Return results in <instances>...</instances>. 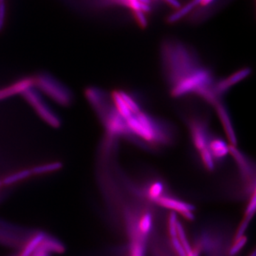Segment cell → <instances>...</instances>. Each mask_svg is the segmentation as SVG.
<instances>
[{
  "instance_id": "cell-7",
  "label": "cell",
  "mask_w": 256,
  "mask_h": 256,
  "mask_svg": "<svg viewBox=\"0 0 256 256\" xmlns=\"http://www.w3.org/2000/svg\"><path fill=\"white\" fill-rule=\"evenodd\" d=\"M217 110V114L221 120L223 129L226 132V136L228 137L230 145L237 146V138L236 136L234 129L233 128L232 122H231L230 116L228 113L226 107L218 100L215 105H214Z\"/></svg>"
},
{
  "instance_id": "cell-26",
  "label": "cell",
  "mask_w": 256,
  "mask_h": 256,
  "mask_svg": "<svg viewBox=\"0 0 256 256\" xmlns=\"http://www.w3.org/2000/svg\"><path fill=\"white\" fill-rule=\"evenodd\" d=\"M249 222V220L246 219V218H245V219L242 221V223H240V226H239L238 230L236 231V234L235 240L244 236L243 234H244L245 231L247 229Z\"/></svg>"
},
{
  "instance_id": "cell-24",
  "label": "cell",
  "mask_w": 256,
  "mask_h": 256,
  "mask_svg": "<svg viewBox=\"0 0 256 256\" xmlns=\"http://www.w3.org/2000/svg\"><path fill=\"white\" fill-rule=\"evenodd\" d=\"M256 192L254 191L253 192L252 197H251V200L248 203L247 207L246 209V213H245V218L251 221V218L254 217V214L256 212Z\"/></svg>"
},
{
  "instance_id": "cell-10",
  "label": "cell",
  "mask_w": 256,
  "mask_h": 256,
  "mask_svg": "<svg viewBox=\"0 0 256 256\" xmlns=\"http://www.w3.org/2000/svg\"><path fill=\"white\" fill-rule=\"evenodd\" d=\"M32 175H32L31 169H24V170L17 171L6 176L1 181V184L7 186L12 185V184H17V183L28 179Z\"/></svg>"
},
{
  "instance_id": "cell-9",
  "label": "cell",
  "mask_w": 256,
  "mask_h": 256,
  "mask_svg": "<svg viewBox=\"0 0 256 256\" xmlns=\"http://www.w3.org/2000/svg\"><path fill=\"white\" fill-rule=\"evenodd\" d=\"M208 148L214 159H221L229 153V145H228L223 139L218 138L209 139Z\"/></svg>"
},
{
  "instance_id": "cell-22",
  "label": "cell",
  "mask_w": 256,
  "mask_h": 256,
  "mask_svg": "<svg viewBox=\"0 0 256 256\" xmlns=\"http://www.w3.org/2000/svg\"><path fill=\"white\" fill-rule=\"evenodd\" d=\"M178 218L175 212H171L168 220L169 234L171 238L177 237Z\"/></svg>"
},
{
  "instance_id": "cell-3",
  "label": "cell",
  "mask_w": 256,
  "mask_h": 256,
  "mask_svg": "<svg viewBox=\"0 0 256 256\" xmlns=\"http://www.w3.org/2000/svg\"><path fill=\"white\" fill-rule=\"evenodd\" d=\"M21 94L24 95L26 100L34 107L38 114H39L48 123L52 126L57 127L59 125V119L57 115L53 113L50 108L41 100L37 93L32 91V87L23 91Z\"/></svg>"
},
{
  "instance_id": "cell-1",
  "label": "cell",
  "mask_w": 256,
  "mask_h": 256,
  "mask_svg": "<svg viewBox=\"0 0 256 256\" xmlns=\"http://www.w3.org/2000/svg\"><path fill=\"white\" fill-rule=\"evenodd\" d=\"M212 77L206 69L195 70L179 79L171 91L173 97H180L190 93H196L200 88L210 86Z\"/></svg>"
},
{
  "instance_id": "cell-34",
  "label": "cell",
  "mask_w": 256,
  "mask_h": 256,
  "mask_svg": "<svg viewBox=\"0 0 256 256\" xmlns=\"http://www.w3.org/2000/svg\"><path fill=\"white\" fill-rule=\"evenodd\" d=\"M1 184H1V181H0V187H1Z\"/></svg>"
},
{
  "instance_id": "cell-17",
  "label": "cell",
  "mask_w": 256,
  "mask_h": 256,
  "mask_svg": "<svg viewBox=\"0 0 256 256\" xmlns=\"http://www.w3.org/2000/svg\"><path fill=\"white\" fill-rule=\"evenodd\" d=\"M194 8H195V7L192 6V4H191L190 2L188 3L185 6L181 7L179 10L177 11L176 12H174L173 14H172V15L169 17V22L174 23L175 22V21H179V20L182 19L183 17L188 15Z\"/></svg>"
},
{
  "instance_id": "cell-12",
  "label": "cell",
  "mask_w": 256,
  "mask_h": 256,
  "mask_svg": "<svg viewBox=\"0 0 256 256\" xmlns=\"http://www.w3.org/2000/svg\"><path fill=\"white\" fill-rule=\"evenodd\" d=\"M46 234L43 233H39L29 240L26 244L20 256H32L37 250L41 246L44 239L46 238Z\"/></svg>"
},
{
  "instance_id": "cell-2",
  "label": "cell",
  "mask_w": 256,
  "mask_h": 256,
  "mask_svg": "<svg viewBox=\"0 0 256 256\" xmlns=\"http://www.w3.org/2000/svg\"><path fill=\"white\" fill-rule=\"evenodd\" d=\"M34 84L38 85L53 100L60 105H68L71 101V95L67 88L48 74L39 75L34 79Z\"/></svg>"
},
{
  "instance_id": "cell-11",
  "label": "cell",
  "mask_w": 256,
  "mask_h": 256,
  "mask_svg": "<svg viewBox=\"0 0 256 256\" xmlns=\"http://www.w3.org/2000/svg\"><path fill=\"white\" fill-rule=\"evenodd\" d=\"M229 154H231L233 158L235 159L243 175L246 176L249 175L251 172H250V166L248 161L246 160L245 155L237 149L236 146L229 145Z\"/></svg>"
},
{
  "instance_id": "cell-16",
  "label": "cell",
  "mask_w": 256,
  "mask_h": 256,
  "mask_svg": "<svg viewBox=\"0 0 256 256\" xmlns=\"http://www.w3.org/2000/svg\"><path fill=\"white\" fill-rule=\"evenodd\" d=\"M119 93L125 105H127L128 109L130 110L133 114H136V113L141 111L140 107L138 105V102L133 99V97H131L126 92H124V91H119Z\"/></svg>"
},
{
  "instance_id": "cell-23",
  "label": "cell",
  "mask_w": 256,
  "mask_h": 256,
  "mask_svg": "<svg viewBox=\"0 0 256 256\" xmlns=\"http://www.w3.org/2000/svg\"><path fill=\"white\" fill-rule=\"evenodd\" d=\"M247 240L248 239L245 236L235 240V243L229 250V255L234 256L238 254L241 251L242 248L246 246Z\"/></svg>"
},
{
  "instance_id": "cell-15",
  "label": "cell",
  "mask_w": 256,
  "mask_h": 256,
  "mask_svg": "<svg viewBox=\"0 0 256 256\" xmlns=\"http://www.w3.org/2000/svg\"><path fill=\"white\" fill-rule=\"evenodd\" d=\"M153 227V217L150 213H146L141 217L138 223V229L142 236H146L150 232Z\"/></svg>"
},
{
  "instance_id": "cell-5",
  "label": "cell",
  "mask_w": 256,
  "mask_h": 256,
  "mask_svg": "<svg viewBox=\"0 0 256 256\" xmlns=\"http://www.w3.org/2000/svg\"><path fill=\"white\" fill-rule=\"evenodd\" d=\"M105 126L112 136H127L129 134L125 119L122 118L115 108L105 117Z\"/></svg>"
},
{
  "instance_id": "cell-20",
  "label": "cell",
  "mask_w": 256,
  "mask_h": 256,
  "mask_svg": "<svg viewBox=\"0 0 256 256\" xmlns=\"http://www.w3.org/2000/svg\"><path fill=\"white\" fill-rule=\"evenodd\" d=\"M41 246L49 253H60L63 250V246L54 239L46 238L41 243Z\"/></svg>"
},
{
  "instance_id": "cell-33",
  "label": "cell",
  "mask_w": 256,
  "mask_h": 256,
  "mask_svg": "<svg viewBox=\"0 0 256 256\" xmlns=\"http://www.w3.org/2000/svg\"><path fill=\"white\" fill-rule=\"evenodd\" d=\"M3 1H4V0H0V2H3Z\"/></svg>"
},
{
  "instance_id": "cell-8",
  "label": "cell",
  "mask_w": 256,
  "mask_h": 256,
  "mask_svg": "<svg viewBox=\"0 0 256 256\" xmlns=\"http://www.w3.org/2000/svg\"><path fill=\"white\" fill-rule=\"evenodd\" d=\"M194 145L198 152L208 147V138L204 125L200 122H193L190 125Z\"/></svg>"
},
{
  "instance_id": "cell-6",
  "label": "cell",
  "mask_w": 256,
  "mask_h": 256,
  "mask_svg": "<svg viewBox=\"0 0 256 256\" xmlns=\"http://www.w3.org/2000/svg\"><path fill=\"white\" fill-rule=\"evenodd\" d=\"M251 69L249 68H245L237 72L234 73L231 77L227 79H223L218 82L214 87V91L218 96H221L223 93L227 91L233 85L236 84L238 82L241 81L243 79L247 78L251 74Z\"/></svg>"
},
{
  "instance_id": "cell-28",
  "label": "cell",
  "mask_w": 256,
  "mask_h": 256,
  "mask_svg": "<svg viewBox=\"0 0 256 256\" xmlns=\"http://www.w3.org/2000/svg\"><path fill=\"white\" fill-rule=\"evenodd\" d=\"M135 15L139 25L142 27H146L147 25V19L145 18V14L142 11H136L134 12Z\"/></svg>"
},
{
  "instance_id": "cell-30",
  "label": "cell",
  "mask_w": 256,
  "mask_h": 256,
  "mask_svg": "<svg viewBox=\"0 0 256 256\" xmlns=\"http://www.w3.org/2000/svg\"><path fill=\"white\" fill-rule=\"evenodd\" d=\"M164 1H167L169 4L175 8H179L180 6H181V4L178 0H164Z\"/></svg>"
},
{
  "instance_id": "cell-19",
  "label": "cell",
  "mask_w": 256,
  "mask_h": 256,
  "mask_svg": "<svg viewBox=\"0 0 256 256\" xmlns=\"http://www.w3.org/2000/svg\"><path fill=\"white\" fill-rule=\"evenodd\" d=\"M200 153V158H201V162L205 166L206 169L209 171H213L215 168V163H214V159L209 148L204 149L201 150Z\"/></svg>"
},
{
  "instance_id": "cell-29",
  "label": "cell",
  "mask_w": 256,
  "mask_h": 256,
  "mask_svg": "<svg viewBox=\"0 0 256 256\" xmlns=\"http://www.w3.org/2000/svg\"><path fill=\"white\" fill-rule=\"evenodd\" d=\"M49 254L50 253L47 250L45 249L41 245V246L37 250V251L32 256H49Z\"/></svg>"
},
{
  "instance_id": "cell-31",
  "label": "cell",
  "mask_w": 256,
  "mask_h": 256,
  "mask_svg": "<svg viewBox=\"0 0 256 256\" xmlns=\"http://www.w3.org/2000/svg\"><path fill=\"white\" fill-rule=\"evenodd\" d=\"M214 0H204L203 2L201 3V4L203 5H208V4H211V3L213 2Z\"/></svg>"
},
{
  "instance_id": "cell-18",
  "label": "cell",
  "mask_w": 256,
  "mask_h": 256,
  "mask_svg": "<svg viewBox=\"0 0 256 256\" xmlns=\"http://www.w3.org/2000/svg\"><path fill=\"white\" fill-rule=\"evenodd\" d=\"M177 237L186 252H187V256L189 255L193 251V248L191 246L190 243H189V240H188L187 238V235H186L184 227H183L182 224L179 221L178 222L177 224Z\"/></svg>"
},
{
  "instance_id": "cell-4",
  "label": "cell",
  "mask_w": 256,
  "mask_h": 256,
  "mask_svg": "<svg viewBox=\"0 0 256 256\" xmlns=\"http://www.w3.org/2000/svg\"><path fill=\"white\" fill-rule=\"evenodd\" d=\"M155 202L162 207L167 208L174 212H179L186 219L189 221H192L195 218V214L193 212L195 208L192 205L187 204L184 201L163 195L158 198Z\"/></svg>"
},
{
  "instance_id": "cell-21",
  "label": "cell",
  "mask_w": 256,
  "mask_h": 256,
  "mask_svg": "<svg viewBox=\"0 0 256 256\" xmlns=\"http://www.w3.org/2000/svg\"><path fill=\"white\" fill-rule=\"evenodd\" d=\"M145 248L142 238L133 240L131 246V256H145Z\"/></svg>"
},
{
  "instance_id": "cell-32",
  "label": "cell",
  "mask_w": 256,
  "mask_h": 256,
  "mask_svg": "<svg viewBox=\"0 0 256 256\" xmlns=\"http://www.w3.org/2000/svg\"><path fill=\"white\" fill-rule=\"evenodd\" d=\"M249 256H256V251H254V252L252 253V254H251Z\"/></svg>"
},
{
  "instance_id": "cell-25",
  "label": "cell",
  "mask_w": 256,
  "mask_h": 256,
  "mask_svg": "<svg viewBox=\"0 0 256 256\" xmlns=\"http://www.w3.org/2000/svg\"><path fill=\"white\" fill-rule=\"evenodd\" d=\"M172 244L173 248H175V251L177 254L178 256H187V252L181 245V242L179 241L178 237L176 238H171Z\"/></svg>"
},
{
  "instance_id": "cell-27",
  "label": "cell",
  "mask_w": 256,
  "mask_h": 256,
  "mask_svg": "<svg viewBox=\"0 0 256 256\" xmlns=\"http://www.w3.org/2000/svg\"><path fill=\"white\" fill-rule=\"evenodd\" d=\"M6 13H7V8H6L5 2H0V31L3 29L5 23Z\"/></svg>"
},
{
  "instance_id": "cell-13",
  "label": "cell",
  "mask_w": 256,
  "mask_h": 256,
  "mask_svg": "<svg viewBox=\"0 0 256 256\" xmlns=\"http://www.w3.org/2000/svg\"><path fill=\"white\" fill-rule=\"evenodd\" d=\"M62 163L60 162H50L44 163V164H39L37 166H34L31 168L32 175H41L45 174L52 173V172H57L61 169Z\"/></svg>"
},
{
  "instance_id": "cell-14",
  "label": "cell",
  "mask_w": 256,
  "mask_h": 256,
  "mask_svg": "<svg viewBox=\"0 0 256 256\" xmlns=\"http://www.w3.org/2000/svg\"><path fill=\"white\" fill-rule=\"evenodd\" d=\"M164 189H165L164 184L162 181H155L148 186L146 193L150 200L155 201L158 198L163 196Z\"/></svg>"
}]
</instances>
